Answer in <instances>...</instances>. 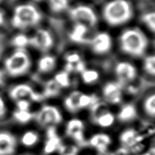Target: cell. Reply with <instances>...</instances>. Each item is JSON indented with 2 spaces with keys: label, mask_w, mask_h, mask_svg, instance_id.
<instances>
[{
  "label": "cell",
  "mask_w": 155,
  "mask_h": 155,
  "mask_svg": "<svg viewBox=\"0 0 155 155\" xmlns=\"http://www.w3.org/2000/svg\"><path fill=\"white\" fill-rule=\"evenodd\" d=\"M120 47L123 52L135 58L143 56L148 47V39L141 29L129 28L120 34Z\"/></svg>",
  "instance_id": "6da1fadb"
},
{
  "label": "cell",
  "mask_w": 155,
  "mask_h": 155,
  "mask_svg": "<svg viewBox=\"0 0 155 155\" xmlns=\"http://www.w3.org/2000/svg\"><path fill=\"white\" fill-rule=\"evenodd\" d=\"M69 16L76 23L94 27L98 23L97 15L92 8L86 5H78L69 10Z\"/></svg>",
  "instance_id": "8992f818"
},
{
  "label": "cell",
  "mask_w": 155,
  "mask_h": 155,
  "mask_svg": "<svg viewBox=\"0 0 155 155\" xmlns=\"http://www.w3.org/2000/svg\"><path fill=\"white\" fill-rule=\"evenodd\" d=\"M94 124L102 128H108L111 127L115 122L114 115L107 110H101L98 113H94Z\"/></svg>",
  "instance_id": "ac0fdd59"
},
{
  "label": "cell",
  "mask_w": 155,
  "mask_h": 155,
  "mask_svg": "<svg viewBox=\"0 0 155 155\" xmlns=\"http://www.w3.org/2000/svg\"><path fill=\"white\" fill-rule=\"evenodd\" d=\"M141 20L147 28L155 34V11L148 12L143 14L141 16Z\"/></svg>",
  "instance_id": "f1b7e54d"
},
{
  "label": "cell",
  "mask_w": 155,
  "mask_h": 155,
  "mask_svg": "<svg viewBox=\"0 0 155 155\" xmlns=\"http://www.w3.org/2000/svg\"><path fill=\"white\" fill-rule=\"evenodd\" d=\"M57 65V60L51 55H45L39 59L37 68L41 73H49L54 70Z\"/></svg>",
  "instance_id": "ffe728a7"
},
{
  "label": "cell",
  "mask_w": 155,
  "mask_h": 155,
  "mask_svg": "<svg viewBox=\"0 0 155 155\" xmlns=\"http://www.w3.org/2000/svg\"><path fill=\"white\" fill-rule=\"evenodd\" d=\"M133 15V8L127 0H111L104 6L103 10L104 20L113 27L128 23Z\"/></svg>",
  "instance_id": "7a4b0ae2"
},
{
  "label": "cell",
  "mask_w": 155,
  "mask_h": 155,
  "mask_svg": "<svg viewBox=\"0 0 155 155\" xmlns=\"http://www.w3.org/2000/svg\"><path fill=\"white\" fill-rule=\"evenodd\" d=\"M140 155H155V146L151 147Z\"/></svg>",
  "instance_id": "e575fe53"
},
{
  "label": "cell",
  "mask_w": 155,
  "mask_h": 155,
  "mask_svg": "<svg viewBox=\"0 0 155 155\" xmlns=\"http://www.w3.org/2000/svg\"><path fill=\"white\" fill-rule=\"evenodd\" d=\"M60 87L55 81L54 79H51L48 81L45 87V91L43 92L44 97L51 98L56 97L60 92Z\"/></svg>",
  "instance_id": "cb8c5ba5"
},
{
  "label": "cell",
  "mask_w": 155,
  "mask_h": 155,
  "mask_svg": "<svg viewBox=\"0 0 155 155\" xmlns=\"http://www.w3.org/2000/svg\"><path fill=\"white\" fill-rule=\"evenodd\" d=\"M81 78L85 84L92 85L97 82L99 79V74L95 70L85 69L81 73Z\"/></svg>",
  "instance_id": "484cf974"
},
{
  "label": "cell",
  "mask_w": 155,
  "mask_h": 155,
  "mask_svg": "<svg viewBox=\"0 0 155 155\" xmlns=\"http://www.w3.org/2000/svg\"><path fill=\"white\" fill-rule=\"evenodd\" d=\"M17 148V140L12 133L0 131V155H12Z\"/></svg>",
  "instance_id": "9a60e30c"
},
{
  "label": "cell",
  "mask_w": 155,
  "mask_h": 155,
  "mask_svg": "<svg viewBox=\"0 0 155 155\" xmlns=\"http://www.w3.org/2000/svg\"><path fill=\"white\" fill-rule=\"evenodd\" d=\"M91 96L74 91L66 97L64 101L66 110L71 113H76L82 109L87 107L92 103Z\"/></svg>",
  "instance_id": "ba28073f"
},
{
  "label": "cell",
  "mask_w": 155,
  "mask_h": 155,
  "mask_svg": "<svg viewBox=\"0 0 155 155\" xmlns=\"http://www.w3.org/2000/svg\"><path fill=\"white\" fill-rule=\"evenodd\" d=\"M90 47L95 54L104 55L112 48V38L107 32H100L90 41Z\"/></svg>",
  "instance_id": "30bf717a"
},
{
  "label": "cell",
  "mask_w": 155,
  "mask_h": 155,
  "mask_svg": "<svg viewBox=\"0 0 155 155\" xmlns=\"http://www.w3.org/2000/svg\"><path fill=\"white\" fill-rule=\"evenodd\" d=\"M112 143L110 136L107 133H98L91 136L89 144L92 148L101 153H104L108 150Z\"/></svg>",
  "instance_id": "5bb4252c"
},
{
  "label": "cell",
  "mask_w": 155,
  "mask_h": 155,
  "mask_svg": "<svg viewBox=\"0 0 155 155\" xmlns=\"http://www.w3.org/2000/svg\"><path fill=\"white\" fill-rule=\"evenodd\" d=\"M10 97L15 102L18 100L25 99L31 102H41L44 98L43 95L37 92L34 88L26 84H17L10 90Z\"/></svg>",
  "instance_id": "52a82bcc"
},
{
  "label": "cell",
  "mask_w": 155,
  "mask_h": 155,
  "mask_svg": "<svg viewBox=\"0 0 155 155\" xmlns=\"http://www.w3.org/2000/svg\"><path fill=\"white\" fill-rule=\"evenodd\" d=\"M42 17V13L34 4H21L17 5L13 10L11 25L18 29L34 28L40 23Z\"/></svg>",
  "instance_id": "3957f363"
},
{
  "label": "cell",
  "mask_w": 155,
  "mask_h": 155,
  "mask_svg": "<svg viewBox=\"0 0 155 155\" xmlns=\"http://www.w3.org/2000/svg\"><path fill=\"white\" fill-rule=\"evenodd\" d=\"M5 79H6V73H5V71H2V69H0V85L4 84Z\"/></svg>",
  "instance_id": "d590c367"
},
{
  "label": "cell",
  "mask_w": 155,
  "mask_h": 155,
  "mask_svg": "<svg viewBox=\"0 0 155 155\" xmlns=\"http://www.w3.org/2000/svg\"><path fill=\"white\" fill-rule=\"evenodd\" d=\"M66 133L68 137L78 144L84 143L85 141V125L79 119L73 118L69 120L66 124Z\"/></svg>",
  "instance_id": "7c38bea8"
},
{
  "label": "cell",
  "mask_w": 155,
  "mask_h": 155,
  "mask_svg": "<svg viewBox=\"0 0 155 155\" xmlns=\"http://www.w3.org/2000/svg\"><path fill=\"white\" fill-rule=\"evenodd\" d=\"M88 27L83 24L76 23L73 26L71 31L69 34V37L74 42L79 44H84L90 42L87 38Z\"/></svg>",
  "instance_id": "2e32d148"
},
{
  "label": "cell",
  "mask_w": 155,
  "mask_h": 155,
  "mask_svg": "<svg viewBox=\"0 0 155 155\" xmlns=\"http://www.w3.org/2000/svg\"><path fill=\"white\" fill-rule=\"evenodd\" d=\"M60 155H77L78 148L73 145H61L58 149Z\"/></svg>",
  "instance_id": "1f68e13d"
},
{
  "label": "cell",
  "mask_w": 155,
  "mask_h": 155,
  "mask_svg": "<svg viewBox=\"0 0 155 155\" xmlns=\"http://www.w3.org/2000/svg\"><path fill=\"white\" fill-rule=\"evenodd\" d=\"M31 66L30 56L25 49H16L4 61L5 73L12 77L25 74Z\"/></svg>",
  "instance_id": "277c9868"
},
{
  "label": "cell",
  "mask_w": 155,
  "mask_h": 155,
  "mask_svg": "<svg viewBox=\"0 0 155 155\" xmlns=\"http://www.w3.org/2000/svg\"><path fill=\"white\" fill-rule=\"evenodd\" d=\"M32 1H34V2H41V1H42V0H32Z\"/></svg>",
  "instance_id": "74e56055"
},
{
  "label": "cell",
  "mask_w": 155,
  "mask_h": 155,
  "mask_svg": "<svg viewBox=\"0 0 155 155\" xmlns=\"http://www.w3.org/2000/svg\"><path fill=\"white\" fill-rule=\"evenodd\" d=\"M23 155H31V154H23Z\"/></svg>",
  "instance_id": "ab89813d"
},
{
  "label": "cell",
  "mask_w": 155,
  "mask_h": 155,
  "mask_svg": "<svg viewBox=\"0 0 155 155\" xmlns=\"http://www.w3.org/2000/svg\"><path fill=\"white\" fill-rule=\"evenodd\" d=\"M61 145V144H60V140L58 137L57 135L51 136V137H49L45 145V153L47 154H51L53 152H55L56 150H58Z\"/></svg>",
  "instance_id": "d4e9b609"
},
{
  "label": "cell",
  "mask_w": 155,
  "mask_h": 155,
  "mask_svg": "<svg viewBox=\"0 0 155 155\" xmlns=\"http://www.w3.org/2000/svg\"><path fill=\"white\" fill-rule=\"evenodd\" d=\"M143 68L150 75L155 77V55L146 56L143 60Z\"/></svg>",
  "instance_id": "f546056e"
},
{
  "label": "cell",
  "mask_w": 155,
  "mask_h": 155,
  "mask_svg": "<svg viewBox=\"0 0 155 155\" xmlns=\"http://www.w3.org/2000/svg\"><path fill=\"white\" fill-rule=\"evenodd\" d=\"M115 74L118 82L127 84L134 81L137 75L135 66L128 61H120L115 67Z\"/></svg>",
  "instance_id": "8fae6325"
},
{
  "label": "cell",
  "mask_w": 155,
  "mask_h": 155,
  "mask_svg": "<svg viewBox=\"0 0 155 155\" xmlns=\"http://www.w3.org/2000/svg\"><path fill=\"white\" fill-rule=\"evenodd\" d=\"M13 117L21 124H27L34 118V114L31 111L16 110L13 114Z\"/></svg>",
  "instance_id": "4316f807"
},
{
  "label": "cell",
  "mask_w": 155,
  "mask_h": 155,
  "mask_svg": "<svg viewBox=\"0 0 155 155\" xmlns=\"http://www.w3.org/2000/svg\"><path fill=\"white\" fill-rule=\"evenodd\" d=\"M120 141L124 148H131L139 143L140 135L133 129H129L123 131L120 137Z\"/></svg>",
  "instance_id": "e0dca14e"
},
{
  "label": "cell",
  "mask_w": 155,
  "mask_h": 155,
  "mask_svg": "<svg viewBox=\"0 0 155 155\" xmlns=\"http://www.w3.org/2000/svg\"><path fill=\"white\" fill-rule=\"evenodd\" d=\"M11 43L16 49H25L29 46V36L25 34H18L13 37Z\"/></svg>",
  "instance_id": "44dd1931"
},
{
  "label": "cell",
  "mask_w": 155,
  "mask_h": 155,
  "mask_svg": "<svg viewBox=\"0 0 155 155\" xmlns=\"http://www.w3.org/2000/svg\"><path fill=\"white\" fill-rule=\"evenodd\" d=\"M50 10L54 13H61L68 8V0H48Z\"/></svg>",
  "instance_id": "7402d4cb"
},
{
  "label": "cell",
  "mask_w": 155,
  "mask_h": 155,
  "mask_svg": "<svg viewBox=\"0 0 155 155\" xmlns=\"http://www.w3.org/2000/svg\"><path fill=\"white\" fill-rule=\"evenodd\" d=\"M8 112V107L3 97L0 95V118L5 117Z\"/></svg>",
  "instance_id": "836d02e7"
},
{
  "label": "cell",
  "mask_w": 155,
  "mask_h": 155,
  "mask_svg": "<svg viewBox=\"0 0 155 155\" xmlns=\"http://www.w3.org/2000/svg\"><path fill=\"white\" fill-rule=\"evenodd\" d=\"M55 81L60 87H66L70 84V78H69L68 73L66 71H63L58 73L53 79Z\"/></svg>",
  "instance_id": "4dcf8cb0"
},
{
  "label": "cell",
  "mask_w": 155,
  "mask_h": 155,
  "mask_svg": "<svg viewBox=\"0 0 155 155\" xmlns=\"http://www.w3.org/2000/svg\"><path fill=\"white\" fill-rule=\"evenodd\" d=\"M137 116V111L135 106L132 104L123 105L117 114V120L123 123L132 122Z\"/></svg>",
  "instance_id": "d6986e66"
},
{
  "label": "cell",
  "mask_w": 155,
  "mask_h": 155,
  "mask_svg": "<svg viewBox=\"0 0 155 155\" xmlns=\"http://www.w3.org/2000/svg\"><path fill=\"white\" fill-rule=\"evenodd\" d=\"M31 103V101L25 99L18 100L16 101L17 109L20 111H30Z\"/></svg>",
  "instance_id": "d6a6232c"
},
{
  "label": "cell",
  "mask_w": 155,
  "mask_h": 155,
  "mask_svg": "<svg viewBox=\"0 0 155 155\" xmlns=\"http://www.w3.org/2000/svg\"><path fill=\"white\" fill-rule=\"evenodd\" d=\"M3 1H4V0H0V4H1V3H2V2H3Z\"/></svg>",
  "instance_id": "f35d334b"
},
{
  "label": "cell",
  "mask_w": 155,
  "mask_h": 155,
  "mask_svg": "<svg viewBox=\"0 0 155 155\" xmlns=\"http://www.w3.org/2000/svg\"><path fill=\"white\" fill-rule=\"evenodd\" d=\"M143 107L144 111L148 116L155 118V93L146 98Z\"/></svg>",
  "instance_id": "83f0119b"
},
{
  "label": "cell",
  "mask_w": 155,
  "mask_h": 155,
  "mask_svg": "<svg viewBox=\"0 0 155 155\" xmlns=\"http://www.w3.org/2000/svg\"><path fill=\"white\" fill-rule=\"evenodd\" d=\"M103 96L107 103L116 105L122 98V87L119 82H109L103 88Z\"/></svg>",
  "instance_id": "4fadbf2b"
},
{
  "label": "cell",
  "mask_w": 155,
  "mask_h": 155,
  "mask_svg": "<svg viewBox=\"0 0 155 155\" xmlns=\"http://www.w3.org/2000/svg\"><path fill=\"white\" fill-rule=\"evenodd\" d=\"M39 140V135L34 130H28L23 134L21 141L26 147H31L35 145Z\"/></svg>",
  "instance_id": "603a6c76"
},
{
  "label": "cell",
  "mask_w": 155,
  "mask_h": 155,
  "mask_svg": "<svg viewBox=\"0 0 155 155\" xmlns=\"http://www.w3.org/2000/svg\"><path fill=\"white\" fill-rule=\"evenodd\" d=\"M6 21V17H5V13L0 10V27L2 26L5 23Z\"/></svg>",
  "instance_id": "8d00e7d4"
},
{
  "label": "cell",
  "mask_w": 155,
  "mask_h": 155,
  "mask_svg": "<svg viewBox=\"0 0 155 155\" xmlns=\"http://www.w3.org/2000/svg\"><path fill=\"white\" fill-rule=\"evenodd\" d=\"M54 39L51 33L46 29H39L29 37V46L41 52H47L53 47Z\"/></svg>",
  "instance_id": "9c48e42d"
},
{
  "label": "cell",
  "mask_w": 155,
  "mask_h": 155,
  "mask_svg": "<svg viewBox=\"0 0 155 155\" xmlns=\"http://www.w3.org/2000/svg\"><path fill=\"white\" fill-rule=\"evenodd\" d=\"M62 115L55 106L46 105L42 106L34 114V119L42 127H54L62 121Z\"/></svg>",
  "instance_id": "5b68a950"
}]
</instances>
